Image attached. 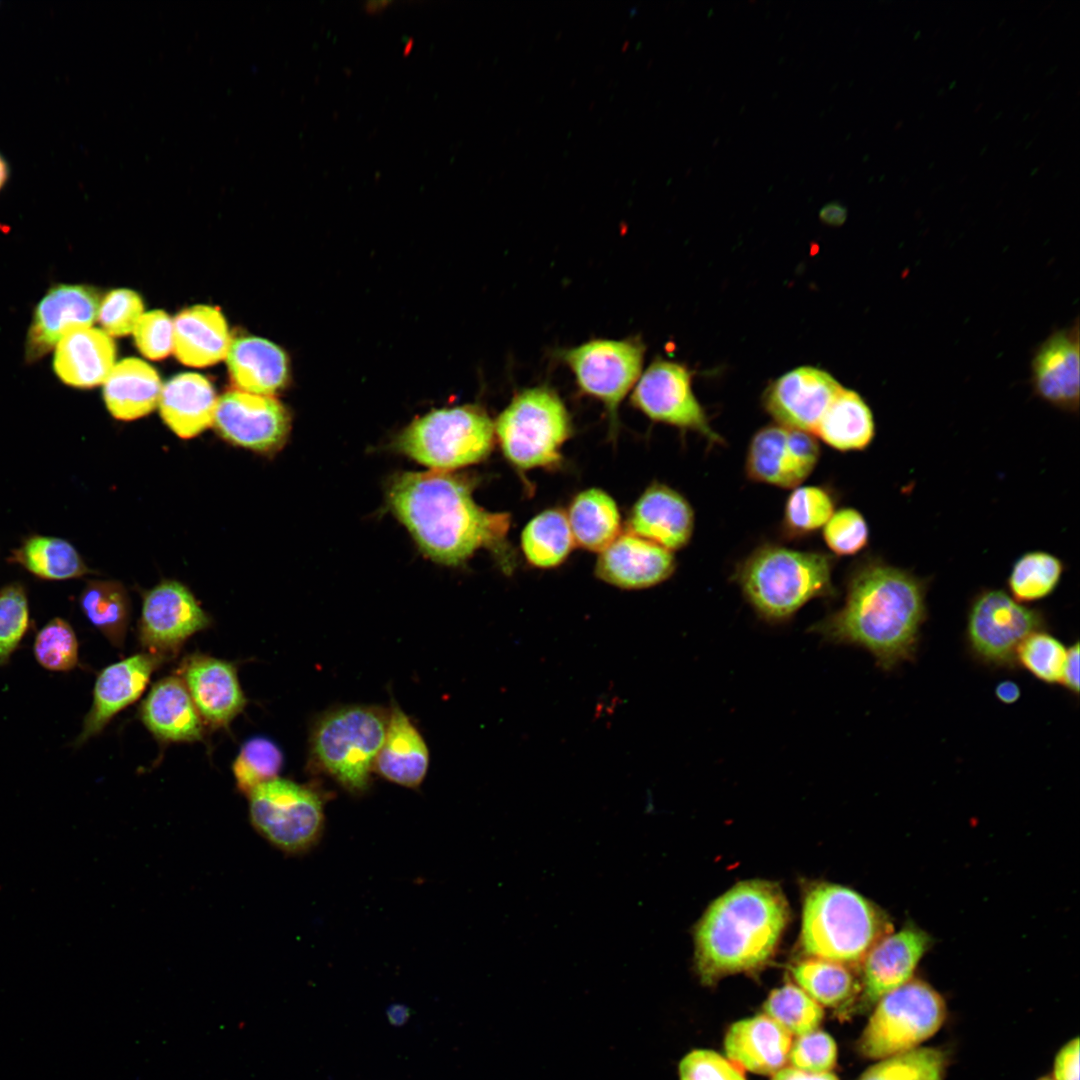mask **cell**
Masks as SVG:
<instances>
[{
  "instance_id": "obj_1",
  "label": "cell",
  "mask_w": 1080,
  "mask_h": 1080,
  "mask_svg": "<svg viewBox=\"0 0 1080 1080\" xmlns=\"http://www.w3.org/2000/svg\"><path fill=\"white\" fill-rule=\"evenodd\" d=\"M387 504L432 561L459 566L477 550L506 565L508 513L490 512L473 499L471 485L449 472H402L389 481Z\"/></svg>"
},
{
  "instance_id": "obj_2",
  "label": "cell",
  "mask_w": 1080,
  "mask_h": 1080,
  "mask_svg": "<svg viewBox=\"0 0 1080 1080\" xmlns=\"http://www.w3.org/2000/svg\"><path fill=\"white\" fill-rule=\"evenodd\" d=\"M926 593V581L912 572L871 559L849 575L841 608L810 631L867 650L889 671L916 655L927 619Z\"/></svg>"
},
{
  "instance_id": "obj_3",
  "label": "cell",
  "mask_w": 1080,
  "mask_h": 1080,
  "mask_svg": "<svg viewBox=\"0 0 1080 1080\" xmlns=\"http://www.w3.org/2000/svg\"><path fill=\"white\" fill-rule=\"evenodd\" d=\"M787 899L774 882H740L718 897L695 930L696 970L705 985L751 972L773 957L788 924Z\"/></svg>"
},
{
  "instance_id": "obj_4",
  "label": "cell",
  "mask_w": 1080,
  "mask_h": 1080,
  "mask_svg": "<svg viewBox=\"0 0 1080 1080\" xmlns=\"http://www.w3.org/2000/svg\"><path fill=\"white\" fill-rule=\"evenodd\" d=\"M892 931L888 914L850 888L820 883L805 896L800 942L810 958L861 966L872 947Z\"/></svg>"
},
{
  "instance_id": "obj_5",
  "label": "cell",
  "mask_w": 1080,
  "mask_h": 1080,
  "mask_svg": "<svg viewBox=\"0 0 1080 1080\" xmlns=\"http://www.w3.org/2000/svg\"><path fill=\"white\" fill-rule=\"evenodd\" d=\"M832 560L818 551L767 544L741 563L734 578L761 619L782 623L809 601L835 595Z\"/></svg>"
},
{
  "instance_id": "obj_6",
  "label": "cell",
  "mask_w": 1080,
  "mask_h": 1080,
  "mask_svg": "<svg viewBox=\"0 0 1080 1080\" xmlns=\"http://www.w3.org/2000/svg\"><path fill=\"white\" fill-rule=\"evenodd\" d=\"M495 428L479 407L433 410L412 421L394 448L432 471L449 472L484 460L494 444Z\"/></svg>"
},
{
  "instance_id": "obj_7",
  "label": "cell",
  "mask_w": 1080,
  "mask_h": 1080,
  "mask_svg": "<svg viewBox=\"0 0 1080 1080\" xmlns=\"http://www.w3.org/2000/svg\"><path fill=\"white\" fill-rule=\"evenodd\" d=\"M946 1015L943 997L913 977L876 1002L858 1039V1052L878 1061L918 1048L940 1030Z\"/></svg>"
},
{
  "instance_id": "obj_8",
  "label": "cell",
  "mask_w": 1080,
  "mask_h": 1080,
  "mask_svg": "<svg viewBox=\"0 0 1080 1080\" xmlns=\"http://www.w3.org/2000/svg\"><path fill=\"white\" fill-rule=\"evenodd\" d=\"M388 715L372 706H348L325 715L312 735L319 766L354 793L367 789L382 746Z\"/></svg>"
},
{
  "instance_id": "obj_9",
  "label": "cell",
  "mask_w": 1080,
  "mask_h": 1080,
  "mask_svg": "<svg viewBox=\"0 0 1080 1080\" xmlns=\"http://www.w3.org/2000/svg\"><path fill=\"white\" fill-rule=\"evenodd\" d=\"M494 428L505 457L520 469L557 463L572 432L563 401L545 386L518 393L499 415Z\"/></svg>"
},
{
  "instance_id": "obj_10",
  "label": "cell",
  "mask_w": 1080,
  "mask_h": 1080,
  "mask_svg": "<svg viewBox=\"0 0 1080 1080\" xmlns=\"http://www.w3.org/2000/svg\"><path fill=\"white\" fill-rule=\"evenodd\" d=\"M255 830L286 853H301L319 839L324 826L323 802L311 788L274 778L247 795Z\"/></svg>"
},
{
  "instance_id": "obj_11",
  "label": "cell",
  "mask_w": 1080,
  "mask_h": 1080,
  "mask_svg": "<svg viewBox=\"0 0 1080 1080\" xmlns=\"http://www.w3.org/2000/svg\"><path fill=\"white\" fill-rule=\"evenodd\" d=\"M644 353L638 339H593L562 350L559 356L580 390L603 403L615 429L619 405L643 371Z\"/></svg>"
},
{
  "instance_id": "obj_12",
  "label": "cell",
  "mask_w": 1080,
  "mask_h": 1080,
  "mask_svg": "<svg viewBox=\"0 0 1080 1080\" xmlns=\"http://www.w3.org/2000/svg\"><path fill=\"white\" fill-rule=\"evenodd\" d=\"M1043 613L1029 608L999 589L979 593L972 601L966 640L972 655L996 668H1014L1016 651L1033 632L1044 630Z\"/></svg>"
},
{
  "instance_id": "obj_13",
  "label": "cell",
  "mask_w": 1080,
  "mask_h": 1080,
  "mask_svg": "<svg viewBox=\"0 0 1080 1080\" xmlns=\"http://www.w3.org/2000/svg\"><path fill=\"white\" fill-rule=\"evenodd\" d=\"M633 405L650 419L699 433L710 444L724 440L711 428L695 397L689 370L674 361L655 360L632 389Z\"/></svg>"
},
{
  "instance_id": "obj_14",
  "label": "cell",
  "mask_w": 1080,
  "mask_h": 1080,
  "mask_svg": "<svg viewBox=\"0 0 1080 1080\" xmlns=\"http://www.w3.org/2000/svg\"><path fill=\"white\" fill-rule=\"evenodd\" d=\"M210 624V617L185 585L165 580L143 596L138 637L145 652L166 661Z\"/></svg>"
},
{
  "instance_id": "obj_15",
  "label": "cell",
  "mask_w": 1080,
  "mask_h": 1080,
  "mask_svg": "<svg viewBox=\"0 0 1080 1080\" xmlns=\"http://www.w3.org/2000/svg\"><path fill=\"white\" fill-rule=\"evenodd\" d=\"M819 457L820 446L813 433L767 425L749 443L745 471L752 481L796 488L814 470Z\"/></svg>"
},
{
  "instance_id": "obj_16",
  "label": "cell",
  "mask_w": 1080,
  "mask_h": 1080,
  "mask_svg": "<svg viewBox=\"0 0 1080 1080\" xmlns=\"http://www.w3.org/2000/svg\"><path fill=\"white\" fill-rule=\"evenodd\" d=\"M213 424L225 440L266 453L284 444L291 421L286 408L271 395L231 390L218 399Z\"/></svg>"
},
{
  "instance_id": "obj_17",
  "label": "cell",
  "mask_w": 1080,
  "mask_h": 1080,
  "mask_svg": "<svg viewBox=\"0 0 1080 1080\" xmlns=\"http://www.w3.org/2000/svg\"><path fill=\"white\" fill-rule=\"evenodd\" d=\"M842 387L826 371L799 367L769 385L763 395V405L777 424L814 434Z\"/></svg>"
},
{
  "instance_id": "obj_18",
  "label": "cell",
  "mask_w": 1080,
  "mask_h": 1080,
  "mask_svg": "<svg viewBox=\"0 0 1080 1080\" xmlns=\"http://www.w3.org/2000/svg\"><path fill=\"white\" fill-rule=\"evenodd\" d=\"M1079 322L1054 330L1035 349L1031 386L1035 396L1056 409L1077 413L1080 399Z\"/></svg>"
},
{
  "instance_id": "obj_19",
  "label": "cell",
  "mask_w": 1080,
  "mask_h": 1080,
  "mask_svg": "<svg viewBox=\"0 0 1080 1080\" xmlns=\"http://www.w3.org/2000/svg\"><path fill=\"white\" fill-rule=\"evenodd\" d=\"M927 932L908 924L881 938L866 955L859 1008H869L885 994L913 978L917 965L929 950Z\"/></svg>"
},
{
  "instance_id": "obj_20",
  "label": "cell",
  "mask_w": 1080,
  "mask_h": 1080,
  "mask_svg": "<svg viewBox=\"0 0 1080 1080\" xmlns=\"http://www.w3.org/2000/svg\"><path fill=\"white\" fill-rule=\"evenodd\" d=\"M163 662V658L144 651L103 668L96 677L92 705L74 745L80 746L100 734L115 715L138 700Z\"/></svg>"
},
{
  "instance_id": "obj_21",
  "label": "cell",
  "mask_w": 1080,
  "mask_h": 1080,
  "mask_svg": "<svg viewBox=\"0 0 1080 1080\" xmlns=\"http://www.w3.org/2000/svg\"><path fill=\"white\" fill-rule=\"evenodd\" d=\"M182 679L204 724L228 727L247 700L233 663L204 654H192L180 665Z\"/></svg>"
},
{
  "instance_id": "obj_22",
  "label": "cell",
  "mask_w": 1080,
  "mask_h": 1080,
  "mask_svg": "<svg viewBox=\"0 0 1080 1080\" xmlns=\"http://www.w3.org/2000/svg\"><path fill=\"white\" fill-rule=\"evenodd\" d=\"M99 306L97 293L91 288L74 284L51 288L35 309L26 340L27 360L43 356L69 331L90 327Z\"/></svg>"
},
{
  "instance_id": "obj_23",
  "label": "cell",
  "mask_w": 1080,
  "mask_h": 1080,
  "mask_svg": "<svg viewBox=\"0 0 1080 1080\" xmlns=\"http://www.w3.org/2000/svg\"><path fill=\"white\" fill-rule=\"evenodd\" d=\"M675 567L671 551L628 532L599 553L595 574L623 589H642L665 581Z\"/></svg>"
},
{
  "instance_id": "obj_24",
  "label": "cell",
  "mask_w": 1080,
  "mask_h": 1080,
  "mask_svg": "<svg viewBox=\"0 0 1080 1080\" xmlns=\"http://www.w3.org/2000/svg\"><path fill=\"white\" fill-rule=\"evenodd\" d=\"M628 527V532L672 552L690 541L694 511L683 495L664 484L654 483L634 504Z\"/></svg>"
},
{
  "instance_id": "obj_25",
  "label": "cell",
  "mask_w": 1080,
  "mask_h": 1080,
  "mask_svg": "<svg viewBox=\"0 0 1080 1080\" xmlns=\"http://www.w3.org/2000/svg\"><path fill=\"white\" fill-rule=\"evenodd\" d=\"M792 1042L793 1036L763 1013L731 1024L724 1052L743 1071L772 1077L788 1065Z\"/></svg>"
},
{
  "instance_id": "obj_26",
  "label": "cell",
  "mask_w": 1080,
  "mask_h": 1080,
  "mask_svg": "<svg viewBox=\"0 0 1080 1080\" xmlns=\"http://www.w3.org/2000/svg\"><path fill=\"white\" fill-rule=\"evenodd\" d=\"M139 716L162 742H194L204 735V722L177 676L164 677L152 686L140 706Z\"/></svg>"
},
{
  "instance_id": "obj_27",
  "label": "cell",
  "mask_w": 1080,
  "mask_h": 1080,
  "mask_svg": "<svg viewBox=\"0 0 1080 1080\" xmlns=\"http://www.w3.org/2000/svg\"><path fill=\"white\" fill-rule=\"evenodd\" d=\"M115 357V344L108 334L97 328L79 327L57 343L53 368L63 383L91 388L104 383Z\"/></svg>"
},
{
  "instance_id": "obj_28",
  "label": "cell",
  "mask_w": 1080,
  "mask_h": 1080,
  "mask_svg": "<svg viewBox=\"0 0 1080 1080\" xmlns=\"http://www.w3.org/2000/svg\"><path fill=\"white\" fill-rule=\"evenodd\" d=\"M230 343L227 323L217 307L192 306L173 322V351L185 365H213L226 357Z\"/></svg>"
},
{
  "instance_id": "obj_29",
  "label": "cell",
  "mask_w": 1080,
  "mask_h": 1080,
  "mask_svg": "<svg viewBox=\"0 0 1080 1080\" xmlns=\"http://www.w3.org/2000/svg\"><path fill=\"white\" fill-rule=\"evenodd\" d=\"M429 751L418 729L403 710L394 705L374 767L396 784L416 788L428 770Z\"/></svg>"
},
{
  "instance_id": "obj_30",
  "label": "cell",
  "mask_w": 1080,
  "mask_h": 1080,
  "mask_svg": "<svg viewBox=\"0 0 1080 1080\" xmlns=\"http://www.w3.org/2000/svg\"><path fill=\"white\" fill-rule=\"evenodd\" d=\"M217 397L212 384L197 373L171 378L161 390L162 419L179 437L188 439L213 424Z\"/></svg>"
},
{
  "instance_id": "obj_31",
  "label": "cell",
  "mask_w": 1080,
  "mask_h": 1080,
  "mask_svg": "<svg viewBox=\"0 0 1080 1080\" xmlns=\"http://www.w3.org/2000/svg\"><path fill=\"white\" fill-rule=\"evenodd\" d=\"M226 357L231 379L241 391L271 395L288 380L285 352L266 339L238 337L231 341Z\"/></svg>"
},
{
  "instance_id": "obj_32",
  "label": "cell",
  "mask_w": 1080,
  "mask_h": 1080,
  "mask_svg": "<svg viewBox=\"0 0 1080 1080\" xmlns=\"http://www.w3.org/2000/svg\"><path fill=\"white\" fill-rule=\"evenodd\" d=\"M162 385L146 362L126 358L113 366L104 381L107 409L117 419L133 420L149 414L159 403Z\"/></svg>"
},
{
  "instance_id": "obj_33",
  "label": "cell",
  "mask_w": 1080,
  "mask_h": 1080,
  "mask_svg": "<svg viewBox=\"0 0 1080 1080\" xmlns=\"http://www.w3.org/2000/svg\"><path fill=\"white\" fill-rule=\"evenodd\" d=\"M814 435L836 450L862 451L870 446L875 436L873 413L858 392L842 387Z\"/></svg>"
},
{
  "instance_id": "obj_34",
  "label": "cell",
  "mask_w": 1080,
  "mask_h": 1080,
  "mask_svg": "<svg viewBox=\"0 0 1080 1080\" xmlns=\"http://www.w3.org/2000/svg\"><path fill=\"white\" fill-rule=\"evenodd\" d=\"M567 519L574 542L590 551L600 553L620 534L617 504L601 489L580 492L570 504Z\"/></svg>"
},
{
  "instance_id": "obj_35",
  "label": "cell",
  "mask_w": 1080,
  "mask_h": 1080,
  "mask_svg": "<svg viewBox=\"0 0 1080 1080\" xmlns=\"http://www.w3.org/2000/svg\"><path fill=\"white\" fill-rule=\"evenodd\" d=\"M79 605L92 626L114 647H123L131 607L128 593L121 583L89 581L80 594Z\"/></svg>"
},
{
  "instance_id": "obj_36",
  "label": "cell",
  "mask_w": 1080,
  "mask_h": 1080,
  "mask_svg": "<svg viewBox=\"0 0 1080 1080\" xmlns=\"http://www.w3.org/2000/svg\"><path fill=\"white\" fill-rule=\"evenodd\" d=\"M11 559L48 580L77 578L89 571L74 546L58 537L31 536L13 551Z\"/></svg>"
},
{
  "instance_id": "obj_37",
  "label": "cell",
  "mask_w": 1080,
  "mask_h": 1080,
  "mask_svg": "<svg viewBox=\"0 0 1080 1080\" xmlns=\"http://www.w3.org/2000/svg\"><path fill=\"white\" fill-rule=\"evenodd\" d=\"M575 542L567 515L558 509L543 511L531 519L522 531L521 547L527 561L538 568L561 564Z\"/></svg>"
},
{
  "instance_id": "obj_38",
  "label": "cell",
  "mask_w": 1080,
  "mask_h": 1080,
  "mask_svg": "<svg viewBox=\"0 0 1080 1080\" xmlns=\"http://www.w3.org/2000/svg\"><path fill=\"white\" fill-rule=\"evenodd\" d=\"M791 972L798 986L822 1007H843L861 990L850 967L840 963L809 958Z\"/></svg>"
},
{
  "instance_id": "obj_39",
  "label": "cell",
  "mask_w": 1080,
  "mask_h": 1080,
  "mask_svg": "<svg viewBox=\"0 0 1080 1080\" xmlns=\"http://www.w3.org/2000/svg\"><path fill=\"white\" fill-rule=\"evenodd\" d=\"M1063 571V562L1051 553H1025L1016 560L1008 577L1011 597L1019 603L1046 598L1057 588Z\"/></svg>"
},
{
  "instance_id": "obj_40",
  "label": "cell",
  "mask_w": 1080,
  "mask_h": 1080,
  "mask_svg": "<svg viewBox=\"0 0 1080 1080\" xmlns=\"http://www.w3.org/2000/svg\"><path fill=\"white\" fill-rule=\"evenodd\" d=\"M947 1065L944 1051L918 1047L878 1060L858 1080H945Z\"/></svg>"
},
{
  "instance_id": "obj_41",
  "label": "cell",
  "mask_w": 1080,
  "mask_h": 1080,
  "mask_svg": "<svg viewBox=\"0 0 1080 1080\" xmlns=\"http://www.w3.org/2000/svg\"><path fill=\"white\" fill-rule=\"evenodd\" d=\"M763 1011L793 1037L819 1029L824 1017L823 1007L792 983L772 990Z\"/></svg>"
},
{
  "instance_id": "obj_42",
  "label": "cell",
  "mask_w": 1080,
  "mask_h": 1080,
  "mask_svg": "<svg viewBox=\"0 0 1080 1080\" xmlns=\"http://www.w3.org/2000/svg\"><path fill=\"white\" fill-rule=\"evenodd\" d=\"M834 513L831 494L819 486H798L787 498L783 529L791 537H800L823 528Z\"/></svg>"
},
{
  "instance_id": "obj_43",
  "label": "cell",
  "mask_w": 1080,
  "mask_h": 1080,
  "mask_svg": "<svg viewBox=\"0 0 1080 1080\" xmlns=\"http://www.w3.org/2000/svg\"><path fill=\"white\" fill-rule=\"evenodd\" d=\"M282 763V752L271 740L265 737L247 740L232 764L238 790L248 795L257 785L276 778Z\"/></svg>"
},
{
  "instance_id": "obj_44",
  "label": "cell",
  "mask_w": 1080,
  "mask_h": 1080,
  "mask_svg": "<svg viewBox=\"0 0 1080 1080\" xmlns=\"http://www.w3.org/2000/svg\"><path fill=\"white\" fill-rule=\"evenodd\" d=\"M1067 648L1055 636L1039 630L1027 636L1016 651L1020 665L1036 679L1046 684L1060 683Z\"/></svg>"
},
{
  "instance_id": "obj_45",
  "label": "cell",
  "mask_w": 1080,
  "mask_h": 1080,
  "mask_svg": "<svg viewBox=\"0 0 1080 1080\" xmlns=\"http://www.w3.org/2000/svg\"><path fill=\"white\" fill-rule=\"evenodd\" d=\"M33 654L40 666L52 672H67L78 665L79 644L72 626L55 617L36 634Z\"/></svg>"
},
{
  "instance_id": "obj_46",
  "label": "cell",
  "mask_w": 1080,
  "mask_h": 1080,
  "mask_svg": "<svg viewBox=\"0 0 1080 1080\" xmlns=\"http://www.w3.org/2000/svg\"><path fill=\"white\" fill-rule=\"evenodd\" d=\"M30 626L28 598L18 583L0 589V666L9 662Z\"/></svg>"
},
{
  "instance_id": "obj_47",
  "label": "cell",
  "mask_w": 1080,
  "mask_h": 1080,
  "mask_svg": "<svg viewBox=\"0 0 1080 1080\" xmlns=\"http://www.w3.org/2000/svg\"><path fill=\"white\" fill-rule=\"evenodd\" d=\"M823 538L834 554L850 556L867 546L869 527L858 510L846 507L834 511L823 527Z\"/></svg>"
},
{
  "instance_id": "obj_48",
  "label": "cell",
  "mask_w": 1080,
  "mask_h": 1080,
  "mask_svg": "<svg viewBox=\"0 0 1080 1080\" xmlns=\"http://www.w3.org/2000/svg\"><path fill=\"white\" fill-rule=\"evenodd\" d=\"M837 1056L833 1037L826 1031L816 1029L793 1039L787 1066L812 1073L831 1072Z\"/></svg>"
},
{
  "instance_id": "obj_49",
  "label": "cell",
  "mask_w": 1080,
  "mask_h": 1080,
  "mask_svg": "<svg viewBox=\"0 0 1080 1080\" xmlns=\"http://www.w3.org/2000/svg\"><path fill=\"white\" fill-rule=\"evenodd\" d=\"M142 315L140 296L129 289H116L106 294L100 303L97 319L109 336H125L133 333Z\"/></svg>"
},
{
  "instance_id": "obj_50",
  "label": "cell",
  "mask_w": 1080,
  "mask_h": 1080,
  "mask_svg": "<svg viewBox=\"0 0 1080 1080\" xmlns=\"http://www.w3.org/2000/svg\"><path fill=\"white\" fill-rule=\"evenodd\" d=\"M680 1080H747L744 1071L722 1054L695 1049L679 1063Z\"/></svg>"
},
{
  "instance_id": "obj_51",
  "label": "cell",
  "mask_w": 1080,
  "mask_h": 1080,
  "mask_svg": "<svg viewBox=\"0 0 1080 1080\" xmlns=\"http://www.w3.org/2000/svg\"><path fill=\"white\" fill-rule=\"evenodd\" d=\"M133 334L139 351L148 359L161 360L173 350V321L162 310L143 313Z\"/></svg>"
},
{
  "instance_id": "obj_52",
  "label": "cell",
  "mask_w": 1080,
  "mask_h": 1080,
  "mask_svg": "<svg viewBox=\"0 0 1080 1080\" xmlns=\"http://www.w3.org/2000/svg\"><path fill=\"white\" fill-rule=\"evenodd\" d=\"M1052 1080H1079V1039L1068 1041L1057 1053Z\"/></svg>"
},
{
  "instance_id": "obj_53",
  "label": "cell",
  "mask_w": 1080,
  "mask_h": 1080,
  "mask_svg": "<svg viewBox=\"0 0 1080 1080\" xmlns=\"http://www.w3.org/2000/svg\"><path fill=\"white\" fill-rule=\"evenodd\" d=\"M1060 683L1070 693L1079 694V642L1067 648L1066 659Z\"/></svg>"
},
{
  "instance_id": "obj_54",
  "label": "cell",
  "mask_w": 1080,
  "mask_h": 1080,
  "mask_svg": "<svg viewBox=\"0 0 1080 1080\" xmlns=\"http://www.w3.org/2000/svg\"><path fill=\"white\" fill-rule=\"evenodd\" d=\"M771 1080H839L832 1072L812 1073L786 1066L775 1073Z\"/></svg>"
},
{
  "instance_id": "obj_55",
  "label": "cell",
  "mask_w": 1080,
  "mask_h": 1080,
  "mask_svg": "<svg viewBox=\"0 0 1080 1080\" xmlns=\"http://www.w3.org/2000/svg\"><path fill=\"white\" fill-rule=\"evenodd\" d=\"M846 216L847 209L836 201L824 205L819 212V217L824 223L834 226L842 225Z\"/></svg>"
},
{
  "instance_id": "obj_56",
  "label": "cell",
  "mask_w": 1080,
  "mask_h": 1080,
  "mask_svg": "<svg viewBox=\"0 0 1080 1080\" xmlns=\"http://www.w3.org/2000/svg\"><path fill=\"white\" fill-rule=\"evenodd\" d=\"M995 696L1003 704H1013L1021 696V689L1011 680L999 682L995 687Z\"/></svg>"
},
{
  "instance_id": "obj_57",
  "label": "cell",
  "mask_w": 1080,
  "mask_h": 1080,
  "mask_svg": "<svg viewBox=\"0 0 1080 1080\" xmlns=\"http://www.w3.org/2000/svg\"><path fill=\"white\" fill-rule=\"evenodd\" d=\"M9 179V165L3 155L0 153V191L6 185Z\"/></svg>"
},
{
  "instance_id": "obj_58",
  "label": "cell",
  "mask_w": 1080,
  "mask_h": 1080,
  "mask_svg": "<svg viewBox=\"0 0 1080 1080\" xmlns=\"http://www.w3.org/2000/svg\"><path fill=\"white\" fill-rule=\"evenodd\" d=\"M388 3H389L388 1H376V2L375 1H370V2H366V8L369 11H371V10L372 11H377L378 8H379L378 7L379 5H384V4H388Z\"/></svg>"
},
{
  "instance_id": "obj_59",
  "label": "cell",
  "mask_w": 1080,
  "mask_h": 1080,
  "mask_svg": "<svg viewBox=\"0 0 1080 1080\" xmlns=\"http://www.w3.org/2000/svg\"><path fill=\"white\" fill-rule=\"evenodd\" d=\"M1038 1080H1052V1078H1051V1076H1045V1077H1042V1078H1040Z\"/></svg>"
}]
</instances>
